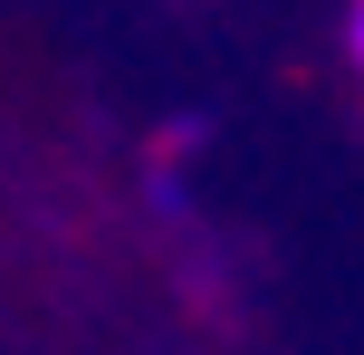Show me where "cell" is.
I'll return each instance as SVG.
<instances>
[{
	"mask_svg": "<svg viewBox=\"0 0 364 355\" xmlns=\"http://www.w3.org/2000/svg\"><path fill=\"white\" fill-rule=\"evenodd\" d=\"M346 48H355V68H364V0H355V19H346Z\"/></svg>",
	"mask_w": 364,
	"mask_h": 355,
	"instance_id": "obj_1",
	"label": "cell"
}]
</instances>
